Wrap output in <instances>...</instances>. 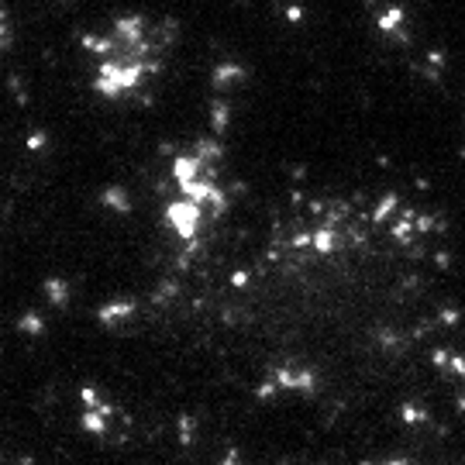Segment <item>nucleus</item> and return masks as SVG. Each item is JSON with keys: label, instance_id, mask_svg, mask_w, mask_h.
Returning a JSON list of instances; mask_svg holds the SVG:
<instances>
[{"label": "nucleus", "instance_id": "nucleus-1", "mask_svg": "<svg viewBox=\"0 0 465 465\" xmlns=\"http://www.w3.org/2000/svg\"><path fill=\"white\" fill-rule=\"evenodd\" d=\"M155 31L141 14L114 18L107 35H83V49L97 59L94 90L100 97L117 100L141 86V79L159 73Z\"/></svg>", "mask_w": 465, "mask_h": 465}, {"label": "nucleus", "instance_id": "nucleus-2", "mask_svg": "<svg viewBox=\"0 0 465 465\" xmlns=\"http://www.w3.org/2000/svg\"><path fill=\"white\" fill-rule=\"evenodd\" d=\"M204 217H207L204 204H196L190 196H179V200H173V204L166 207V224H169L183 241H194L196 231H200V224H204Z\"/></svg>", "mask_w": 465, "mask_h": 465}, {"label": "nucleus", "instance_id": "nucleus-3", "mask_svg": "<svg viewBox=\"0 0 465 465\" xmlns=\"http://www.w3.org/2000/svg\"><path fill=\"white\" fill-rule=\"evenodd\" d=\"M272 376H276L279 389H304V393H310V389L317 386V376H314L310 369H290V366H283V369H276Z\"/></svg>", "mask_w": 465, "mask_h": 465}, {"label": "nucleus", "instance_id": "nucleus-4", "mask_svg": "<svg viewBox=\"0 0 465 465\" xmlns=\"http://www.w3.org/2000/svg\"><path fill=\"white\" fill-rule=\"evenodd\" d=\"M135 314V300H114V304H104V307L97 310V321L104 324V328H121L128 317Z\"/></svg>", "mask_w": 465, "mask_h": 465}, {"label": "nucleus", "instance_id": "nucleus-5", "mask_svg": "<svg viewBox=\"0 0 465 465\" xmlns=\"http://www.w3.org/2000/svg\"><path fill=\"white\" fill-rule=\"evenodd\" d=\"M338 245H341V238H338V231H334L331 224H324V228H314V231H310V249H314L317 255H331Z\"/></svg>", "mask_w": 465, "mask_h": 465}, {"label": "nucleus", "instance_id": "nucleus-6", "mask_svg": "<svg viewBox=\"0 0 465 465\" xmlns=\"http://www.w3.org/2000/svg\"><path fill=\"white\" fill-rule=\"evenodd\" d=\"M41 293L49 296V304L66 307V304H69V279H62V276H49V279H41Z\"/></svg>", "mask_w": 465, "mask_h": 465}, {"label": "nucleus", "instance_id": "nucleus-7", "mask_svg": "<svg viewBox=\"0 0 465 465\" xmlns=\"http://www.w3.org/2000/svg\"><path fill=\"white\" fill-rule=\"evenodd\" d=\"M404 21H407V14H404V7H386L379 18H376V24H379V31H386V35H396V31H404Z\"/></svg>", "mask_w": 465, "mask_h": 465}, {"label": "nucleus", "instance_id": "nucleus-8", "mask_svg": "<svg viewBox=\"0 0 465 465\" xmlns=\"http://www.w3.org/2000/svg\"><path fill=\"white\" fill-rule=\"evenodd\" d=\"M228 121H231V104L217 97L211 104V128H214V135H224V131H228Z\"/></svg>", "mask_w": 465, "mask_h": 465}, {"label": "nucleus", "instance_id": "nucleus-9", "mask_svg": "<svg viewBox=\"0 0 465 465\" xmlns=\"http://www.w3.org/2000/svg\"><path fill=\"white\" fill-rule=\"evenodd\" d=\"M83 431L86 434H94V438H104L107 434V414H100V410H83Z\"/></svg>", "mask_w": 465, "mask_h": 465}, {"label": "nucleus", "instance_id": "nucleus-10", "mask_svg": "<svg viewBox=\"0 0 465 465\" xmlns=\"http://www.w3.org/2000/svg\"><path fill=\"white\" fill-rule=\"evenodd\" d=\"M104 204H107V207H114L117 214L131 211V200H128V194H124L121 186H107V190H104Z\"/></svg>", "mask_w": 465, "mask_h": 465}, {"label": "nucleus", "instance_id": "nucleus-11", "mask_svg": "<svg viewBox=\"0 0 465 465\" xmlns=\"http://www.w3.org/2000/svg\"><path fill=\"white\" fill-rule=\"evenodd\" d=\"M18 331H24V334H31V338H39L41 331H45V321H41V314H35V310L21 314V317H18Z\"/></svg>", "mask_w": 465, "mask_h": 465}, {"label": "nucleus", "instance_id": "nucleus-12", "mask_svg": "<svg viewBox=\"0 0 465 465\" xmlns=\"http://www.w3.org/2000/svg\"><path fill=\"white\" fill-rule=\"evenodd\" d=\"M393 214H400V196L396 194H386L379 200V207L372 211V221H389Z\"/></svg>", "mask_w": 465, "mask_h": 465}, {"label": "nucleus", "instance_id": "nucleus-13", "mask_svg": "<svg viewBox=\"0 0 465 465\" xmlns=\"http://www.w3.org/2000/svg\"><path fill=\"white\" fill-rule=\"evenodd\" d=\"M241 76H245V69H241V66H217V69H214V83H217V86L238 83Z\"/></svg>", "mask_w": 465, "mask_h": 465}, {"label": "nucleus", "instance_id": "nucleus-14", "mask_svg": "<svg viewBox=\"0 0 465 465\" xmlns=\"http://www.w3.org/2000/svg\"><path fill=\"white\" fill-rule=\"evenodd\" d=\"M400 421H404V424H424L427 410H421L417 404H400Z\"/></svg>", "mask_w": 465, "mask_h": 465}, {"label": "nucleus", "instance_id": "nucleus-15", "mask_svg": "<svg viewBox=\"0 0 465 465\" xmlns=\"http://www.w3.org/2000/svg\"><path fill=\"white\" fill-rule=\"evenodd\" d=\"M79 400H83V407H90V410H100V404H104V400H100V393L94 386L79 389Z\"/></svg>", "mask_w": 465, "mask_h": 465}, {"label": "nucleus", "instance_id": "nucleus-16", "mask_svg": "<svg viewBox=\"0 0 465 465\" xmlns=\"http://www.w3.org/2000/svg\"><path fill=\"white\" fill-rule=\"evenodd\" d=\"M179 441L194 445V417H179Z\"/></svg>", "mask_w": 465, "mask_h": 465}, {"label": "nucleus", "instance_id": "nucleus-17", "mask_svg": "<svg viewBox=\"0 0 465 465\" xmlns=\"http://www.w3.org/2000/svg\"><path fill=\"white\" fill-rule=\"evenodd\" d=\"M276 389H279V383H276V376H269L262 386L255 389V396H259V400H272V393H276Z\"/></svg>", "mask_w": 465, "mask_h": 465}, {"label": "nucleus", "instance_id": "nucleus-18", "mask_svg": "<svg viewBox=\"0 0 465 465\" xmlns=\"http://www.w3.org/2000/svg\"><path fill=\"white\" fill-rule=\"evenodd\" d=\"M431 359H434V366H438V369H448V366H451V351H445V349H438L434 355H431Z\"/></svg>", "mask_w": 465, "mask_h": 465}, {"label": "nucleus", "instance_id": "nucleus-19", "mask_svg": "<svg viewBox=\"0 0 465 465\" xmlns=\"http://www.w3.org/2000/svg\"><path fill=\"white\" fill-rule=\"evenodd\" d=\"M217 465H245V462H241V451H238V448H231V451H228V455H224Z\"/></svg>", "mask_w": 465, "mask_h": 465}, {"label": "nucleus", "instance_id": "nucleus-20", "mask_svg": "<svg viewBox=\"0 0 465 465\" xmlns=\"http://www.w3.org/2000/svg\"><path fill=\"white\" fill-rule=\"evenodd\" d=\"M448 369H451L455 376H462V379H465V359H462V355H451V366H448Z\"/></svg>", "mask_w": 465, "mask_h": 465}, {"label": "nucleus", "instance_id": "nucleus-21", "mask_svg": "<svg viewBox=\"0 0 465 465\" xmlns=\"http://www.w3.org/2000/svg\"><path fill=\"white\" fill-rule=\"evenodd\" d=\"M245 283H249V272H245V269L231 272V286H238V290H241V286H245Z\"/></svg>", "mask_w": 465, "mask_h": 465}, {"label": "nucleus", "instance_id": "nucleus-22", "mask_svg": "<svg viewBox=\"0 0 465 465\" xmlns=\"http://www.w3.org/2000/svg\"><path fill=\"white\" fill-rule=\"evenodd\" d=\"M459 317H462L459 310H441V321H445V324H459Z\"/></svg>", "mask_w": 465, "mask_h": 465}, {"label": "nucleus", "instance_id": "nucleus-23", "mask_svg": "<svg viewBox=\"0 0 465 465\" xmlns=\"http://www.w3.org/2000/svg\"><path fill=\"white\" fill-rule=\"evenodd\" d=\"M28 145H31V149H39V145H45V135H31V138H28Z\"/></svg>", "mask_w": 465, "mask_h": 465}, {"label": "nucleus", "instance_id": "nucleus-24", "mask_svg": "<svg viewBox=\"0 0 465 465\" xmlns=\"http://www.w3.org/2000/svg\"><path fill=\"white\" fill-rule=\"evenodd\" d=\"M383 465H407V462H400V459H389V462H383Z\"/></svg>", "mask_w": 465, "mask_h": 465}, {"label": "nucleus", "instance_id": "nucleus-25", "mask_svg": "<svg viewBox=\"0 0 465 465\" xmlns=\"http://www.w3.org/2000/svg\"><path fill=\"white\" fill-rule=\"evenodd\" d=\"M407 465H414V462H407Z\"/></svg>", "mask_w": 465, "mask_h": 465}]
</instances>
